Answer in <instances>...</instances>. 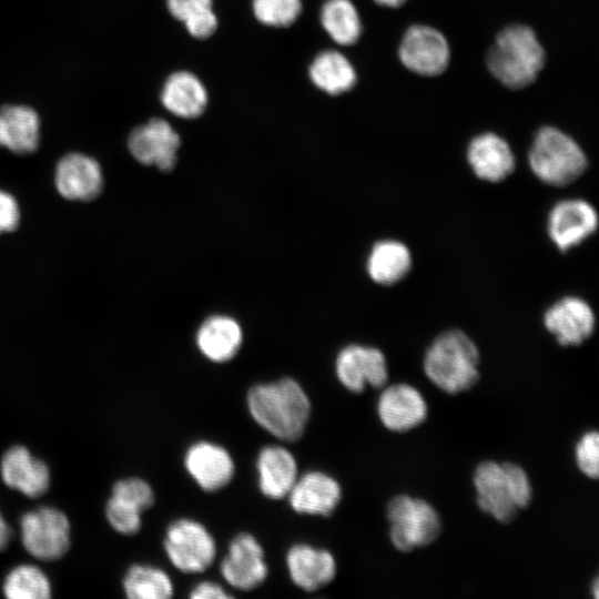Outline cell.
<instances>
[{
  "mask_svg": "<svg viewBox=\"0 0 599 599\" xmlns=\"http://www.w3.org/2000/svg\"><path fill=\"white\" fill-rule=\"evenodd\" d=\"M253 419L267 433L285 441L298 440L311 416V400L293 378L257 384L246 397Z\"/></svg>",
  "mask_w": 599,
  "mask_h": 599,
  "instance_id": "6da1fadb",
  "label": "cell"
},
{
  "mask_svg": "<svg viewBox=\"0 0 599 599\" xmlns=\"http://www.w3.org/2000/svg\"><path fill=\"white\" fill-rule=\"evenodd\" d=\"M473 483L478 508L499 524L512 522L532 499L528 474L514 463L481 461L474 470Z\"/></svg>",
  "mask_w": 599,
  "mask_h": 599,
  "instance_id": "7a4b0ae2",
  "label": "cell"
},
{
  "mask_svg": "<svg viewBox=\"0 0 599 599\" xmlns=\"http://www.w3.org/2000/svg\"><path fill=\"white\" fill-rule=\"evenodd\" d=\"M479 349L460 329L440 333L427 348L423 368L443 392L455 395L471 389L479 380Z\"/></svg>",
  "mask_w": 599,
  "mask_h": 599,
  "instance_id": "3957f363",
  "label": "cell"
},
{
  "mask_svg": "<svg viewBox=\"0 0 599 599\" xmlns=\"http://www.w3.org/2000/svg\"><path fill=\"white\" fill-rule=\"evenodd\" d=\"M545 59V50L535 31L527 26L514 24L498 33L486 62L501 84L518 90L537 79Z\"/></svg>",
  "mask_w": 599,
  "mask_h": 599,
  "instance_id": "277c9868",
  "label": "cell"
},
{
  "mask_svg": "<svg viewBox=\"0 0 599 599\" xmlns=\"http://www.w3.org/2000/svg\"><path fill=\"white\" fill-rule=\"evenodd\" d=\"M532 173L545 184L566 186L586 171L588 161L579 144L557 128L540 129L529 149Z\"/></svg>",
  "mask_w": 599,
  "mask_h": 599,
  "instance_id": "5b68a950",
  "label": "cell"
},
{
  "mask_svg": "<svg viewBox=\"0 0 599 599\" xmlns=\"http://www.w3.org/2000/svg\"><path fill=\"white\" fill-rule=\"evenodd\" d=\"M389 539L395 549L410 552L432 545L440 535L441 519L428 501L405 494L386 505Z\"/></svg>",
  "mask_w": 599,
  "mask_h": 599,
  "instance_id": "8992f818",
  "label": "cell"
},
{
  "mask_svg": "<svg viewBox=\"0 0 599 599\" xmlns=\"http://www.w3.org/2000/svg\"><path fill=\"white\" fill-rule=\"evenodd\" d=\"M164 549L172 565L182 572L197 573L212 566L216 545L199 521L180 518L166 529Z\"/></svg>",
  "mask_w": 599,
  "mask_h": 599,
  "instance_id": "52a82bcc",
  "label": "cell"
},
{
  "mask_svg": "<svg viewBox=\"0 0 599 599\" xmlns=\"http://www.w3.org/2000/svg\"><path fill=\"white\" fill-rule=\"evenodd\" d=\"M21 541L26 550L40 560L61 558L70 547V522L58 508L43 506L26 512L20 519Z\"/></svg>",
  "mask_w": 599,
  "mask_h": 599,
  "instance_id": "ba28073f",
  "label": "cell"
},
{
  "mask_svg": "<svg viewBox=\"0 0 599 599\" xmlns=\"http://www.w3.org/2000/svg\"><path fill=\"white\" fill-rule=\"evenodd\" d=\"M398 55L408 70L435 77L448 67L450 50L446 38L438 30L428 26H412L402 39Z\"/></svg>",
  "mask_w": 599,
  "mask_h": 599,
  "instance_id": "9c48e42d",
  "label": "cell"
},
{
  "mask_svg": "<svg viewBox=\"0 0 599 599\" xmlns=\"http://www.w3.org/2000/svg\"><path fill=\"white\" fill-rule=\"evenodd\" d=\"M220 570L225 581L237 590L250 591L260 587L268 575L263 547L251 534L236 535Z\"/></svg>",
  "mask_w": 599,
  "mask_h": 599,
  "instance_id": "30bf717a",
  "label": "cell"
},
{
  "mask_svg": "<svg viewBox=\"0 0 599 599\" xmlns=\"http://www.w3.org/2000/svg\"><path fill=\"white\" fill-rule=\"evenodd\" d=\"M598 229L596 209L582 199H569L558 202L550 210L547 232L560 252L580 245Z\"/></svg>",
  "mask_w": 599,
  "mask_h": 599,
  "instance_id": "8fae6325",
  "label": "cell"
},
{
  "mask_svg": "<svg viewBox=\"0 0 599 599\" xmlns=\"http://www.w3.org/2000/svg\"><path fill=\"white\" fill-rule=\"evenodd\" d=\"M336 376L352 393H362L367 386L382 388L388 379L386 357L376 347L348 345L336 357Z\"/></svg>",
  "mask_w": 599,
  "mask_h": 599,
  "instance_id": "7c38bea8",
  "label": "cell"
},
{
  "mask_svg": "<svg viewBox=\"0 0 599 599\" xmlns=\"http://www.w3.org/2000/svg\"><path fill=\"white\" fill-rule=\"evenodd\" d=\"M377 415L383 426L394 433H406L427 418L428 406L423 394L405 383L385 387L377 400Z\"/></svg>",
  "mask_w": 599,
  "mask_h": 599,
  "instance_id": "4fadbf2b",
  "label": "cell"
},
{
  "mask_svg": "<svg viewBox=\"0 0 599 599\" xmlns=\"http://www.w3.org/2000/svg\"><path fill=\"white\" fill-rule=\"evenodd\" d=\"M544 324L559 345L579 346L592 335L596 317L591 306L585 300L566 296L546 311Z\"/></svg>",
  "mask_w": 599,
  "mask_h": 599,
  "instance_id": "5bb4252c",
  "label": "cell"
},
{
  "mask_svg": "<svg viewBox=\"0 0 599 599\" xmlns=\"http://www.w3.org/2000/svg\"><path fill=\"white\" fill-rule=\"evenodd\" d=\"M180 144L179 134L162 119H152L135 128L128 141L131 154L139 162L155 165L162 171L173 169Z\"/></svg>",
  "mask_w": 599,
  "mask_h": 599,
  "instance_id": "9a60e30c",
  "label": "cell"
},
{
  "mask_svg": "<svg viewBox=\"0 0 599 599\" xmlns=\"http://www.w3.org/2000/svg\"><path fill=\"white\" fill-rule=\"evenodd\" d=\"M184 466L193 480L205 491H216L232 480L235 465L222 446L201 440L191 445L184 455Z\"/></svg>",
  "mask_w": 599,
  "mask_h": 599,
  "instance_id": "2e32d148",
  "label": "cell"
},
{
  "mask_svg": "<svg viewBox=\"0 0 599 599\" xmlns=\"http://www.w3.org/2000/svg\"><path fill=\"white\" fill-rule=\"evenodd\" d=\"M54 184L60 195L67 200H93L103 186L101 166L85 154H67L57 164Z\"/></svg>",
  "mask_w": 599,
  "mask_h": 599,
  "instance_id": "e0dca14e",
  "label": "cell"
},
{
  "mask_svg": "<svg viewBox=\"0 0 599 599\" xmlns=\"http://www.w3.org/2000/svg\"><path fill=\"white\" fill-rule=\"evenodd\" d=\"M0 475L8 487L32 498L43 495L50 486L47 464L20 445L10 447L3 454Z\"/></svg>",
  "mask_w": 599,
  "mask_h": 599,
  "instance_id": "ac0fdd59",
  "label": "cell"
},
{
  "mask_svg": "<svg viewBox=\"0 0 599 599\" xmlns=\"http://www.w3.org/2000/svg\"><path fill=\"white\" fill-rule=\"evenodd\" d=\"M287 496L297 514L329 516L341 502L342 488L332 476L313 470L297 477Z\"/></svg>",
  "mask_w": 599,
  "mask_h": 599,
  "instance_id": "d6986e66",
  "label": "cell"
},
{
  "mask_svg": "<svg viewBox=\"0 0 599 599\" xmlns=\"http://www.w3.org/2000/svg\"><path fill=\"white\" fill-rule=\"evenodd\" d=\"M292 581L305 591H316L331 583L336 576V561L326 549L307 544L292 546L286 555Z\"/></svg>",
  "mask_w": 599,
  "mask_h": 599,
  "instance_id": "ffe728a7",
  "label": "cell"
},
{
  "mask_svg": "<svg viewBox=\"0 0 599 599\" xmlns=\"http://www.w3.org/2000/svg\"><path fill=\"white\" fill-rule=\"evenodd\" d=\"M467 161L478 179L491 183L507 179L516 165L510 145L491 132L479 134L470 141Z\"/></svg>",
  "mask_w": 599,
  "mask_h": 599,
  "instance_id": "44dd1931",
  "label": "cell"
},
{
  "mask_svg": "<svg viewBox=\"0 0 599 599\" xmlns=\"http://www.w3.org/2000/svg\"><path fill=\"white\" fill-rule=\"evenodd\" d=\"M256 468L260 490L270 499L286 497L298 477L295 457L277 445H268L260 450Z\"/></svg>",
  "mask_w": 599,
  "mask_h": 599,
  "instance_id": "7402d4cb",
  "label": "cell"
},
{
  "mask_svg": "<svg viewBox=\"0 0 599 599\" xmlns=\"http://www.w3.org/2000/svg\"><path fill=\"white\" fill-rule=\"evenodd\" d=\"M40 140V119L26 105H6L0 109V146L18 154L33 152Z\"/></svg>",
  "mask_w": 599,
  "mask_h": 599,
  "instance_id": "603a6c76",
  "label": "cell"
},
{
  "mask_svg": "<svg viewBox=\"0 0 599 599\" xmlns=\"http://www.w3.org/2000/svg\"><path fill=\"white\" fill-rule=\"evenodd\" d=\"M161 102L174 115L193 119L204 112L207 93L197 77L187 71H179L166 79Z\"/></svg>",
  "mask_w": 599,
  "mask_h": 599,
  "instance_id": "cb8c5ba5",
  "label": "cell"
},
{
  "mask_svg": "<svg viewBox=\"0 0 599 599\" xmlns=\"http://www.w3.org/2000/svg\"><path fill=\"white\" fill-rule=\"evenodd\" d=\"M242 338V329L233 318L212 316L201 325L196 335V344L206 358L223 363L236 355Z\"/></svg>",
  "mask_w": 599,
  "mask_h": 599,
  "instance_id": "d4e9b609",
  "label": "cell"
},
{
  "mask_svg": "<svg viewBox=\"0 0 599 599\" xmlns=\"http://www.w3.org/2000/svg\"><path fill=\"white\" fill-rule=\"evenodd\" d=\"M413 265L408 247L396 240H383L374 244L368 260L367 272L377 284L390 286L404 280Z\"/></svg>",
  "mask_w": 599,
  "mask_h": 599,
  "instance_id": "484cf974",
  "label": "cell"
},
{
  "mask_svg": "<svg viewBox=\"0 0 599 599\" xmlns=\"http://www.w3.org/2000/svg\"><path fill=\"white\" fill-rule=\"evenodd\" d=\"M312 82L322 91L335 95L351 90L356 72L341 52L327 50L315 57L309 67Z\"/></svg>",
  "mask_w": 599,
  "mask_h": 599,
  "instance_id": "4316f807",
  "label": "cell"
},
{
  "mask_svg": "<svg viewBox=\"0 0 599 599\" xmlns=\"http://www.w3.org/2000/svg\"><path fill=\"white\" fill-rule=\"evenodd\" d=\"M124 593L130 599H169L174 588L169 575L153 566H131L122 581Z\"/></svg>",
  "mask_w": 599,
  "mask_h": 599,
  "instance_id": "83f0119b",
  "label": "cell"
},
{
  "mask_svg": "<svg viewBox=\"0 0 599 599\" xmlns=\"http://www.w3.org/2000/svg\"><path fill=\"white\" fill-rule=\"evenodd\" d=\"M321 22L338 44L351 45L359 39L362 23L351 0H327L321 10Z\"/></svg>",
  "mask_w": 599,
  "mask_h": 599,
  "instance_id": "f1b7e54d",
  "label": "cell"
},
{
  "mask_svg": "<svg viewBox=\"0 0 599 599\" xmlns=\"http://www.w3.org/2000/svg\"><path fill=\"white\" fill-rule=\"evenodd\" d=\"M3 595L9 599H47L51 597V583L37 566L24 564L11 569L4 578Z\"/></svg>",
  "mask_w": 599,
  "mask_h": 599,
  "instance_id": "f546056e",
  "label": "cell"
},
{
  "mask_svg": "<svg viewBox=\"0 0 599 599\" xmlns=\"http://www.w3.org/2000/svg\"><path fill=\"white\" fill-rule=\"evenodd\" d=\"M166 4L172 17L182 21L191 35L205 39L216 30L212 0H166Z\"/></svg>",
  "mask_w": 599,
  "mask_h": 599,
  "instance_id": "4dcf8cb0",
  "label": "cell"
},
{
  "mask_svg": "<svg viewBox=\"0 0 599 599\" xmlns=\"http://www.w3.org/2000/svg\"><path fill=\"white\" fill-rule=\"evenodd\" d=\"M302 10L301 0H253L256 19L271 27L292 24Z\"/></svg>",
  "mask_w": 599,
  "mask_h": 599,
  "instance_id": "1f68e13d",
  "label": "cell"
},
{
  "mask_svg": "<svg viewBox=\"0 0 599 599\" xmlns=\"http://www.w3.org/2000/svg\"><path fill=\"white\" fill-rule=\"evenodd\" d=\"M141 514L138 508L121 499L112 497L105 505V517L118 532L134 535L141 528Z\"/></svg>",
  "mask_w": 599,
  "mask_h": 599,
  "instance_id": "d6a6232c",
  "label": "cell"
},
{
  "mask_svg": "<svg viewBox=\"0 0 599 599\" xmlns=\"http://www.w3.org/2000/svg\"><path fill=\"white\" fill-rule=\"evenodd\" d=\"M111 494L112 497L129 502L142 512L154 502L152 487L145 480L136 477L118 480L113 485Z\"/></svg>",
  "mask_w": 599,
  "mask_h": 599,
  "instance_id": "836d02e7",
  "label": "cell"
},
{
  "mask_svg": "<svg viewBox=\"0 0 599 599\" xmlns=\"http://www.w3.org/2000/svg\"><path fill=\"white\" fill-rule=\"evenodd\" d=\"M575 460L579 470L590 479L599 475V435L597 430L586 432L575 446Z\"/></svg>",
  "mask_w": 599,
  "mask_h": 599,
  "instance_id": "e575fe53",
  "label": "cell"
},
{
  "mask_svg": "<svg viewBox=\"0 0 599 599\" xmlns=\"http://www.w3.org/2000/svg\"><path fill=\"white\" fill-rule=\"evenodd\" d=\"M20 220V210L16 199L0 190V234L13 231Z\"/></svg>",
  "mask_w": 599,
  "mask_h": 599,
  "instance_id": "d590c367",
  "label": "cell"
},
{
  "mask_svg": "<svg viewBox=\"0 0 599 599\" xmlns=\"http://www.w3.org/2000/svg\"><path fill=\"white\" fill-rule=\"evenodd\" d=\"M192 599H229L232 598L220 585L212 581L197 583L190 592Z\"/></svg>",
  "mask_w": 599,
  "mask_h": 599,
  "instance_id": "8d00e7d4",
  "label": "cell"
},
{
  "mask_svg": "<svg viewBox=\"0 0 599 599\" xmlns=\"http://www.w3.org/2000/svg\"><path fill=\"white\" fill-rule=\"evenodd\" d=\"M11 538V528L0 512V550L4 549Z\"/></svg>",
  "mask_w": 599,
  "mask_h": 599,
  "instance_id": "74e56055",
  "label": "cell"
},
{
  "mask_svg": "<svg viewBox=\"0 0 599 599\" xmlns=\"http://www.w3.org/2000/svg\"><path fill=\"white\" fill-rule=\"evenodd\" d=\"M377 4L397 8L405 3L406 0H374Z\"/></svg>",
  "mask_w": 599,
  "mask_h": 599,
  "instance_id": "f35d334b",
  "label": "cell"
},
{
  "mask_svg": "<svg viewBox=\"0 0 599 599\" xmlns=\"http://www.w3.org/2000/svg\"><path fill=\"white\" fill-rule=\"evenodd\" d=\"M592 591L595 593V598H598V580L597 579L593 581Z\"/></svg>",
  "mask_w": 599,
  "mask_h": 599,
  "instance_id": "ab89813d",
  "label": "cell"
}]
</instances>
